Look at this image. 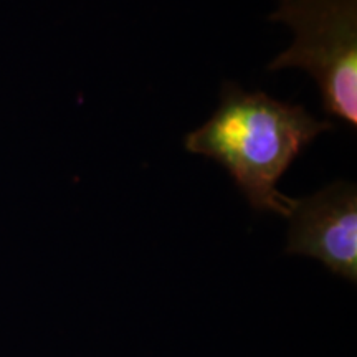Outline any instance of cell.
Listing matches in <instances>:
<instances>
[{"label":"cell","mask_w":357,"mask_h":357,"mask_svg":"<svg viewBox=\"0 0 357 357\" xmlns=\"http://www.w3.org/2000/svg\"><path fill=\"white\" fill-rule=\"evenodd\" d=\"M288 255L319 260L333 275L357 283V187L336 181L296 199L289 213Z\"/></svg>","instance_id":"obj_3"},{"label":"cell","mask_w":357,"mask_h":357,"mask_svg":"<svg viewBox=\"0 0 357 357\" xmlns=\"http://www.w3.org/2000/svg\"><path fill=\"white\" fill-rule=\"evenodd\" d=\"M270 20L294 32V43L268 70L301 68L318 83L328 116L357 126V0H278Z\"/></svg>","instance_id":"obj_2"},{"label":"cell","mask_w":357,"mask_h":357,"mask_svg":"<svg viewBox=\"0 0 357 357\" xmlns=\"http://www.w3.org/2000/svg\"><path fill=\"white\" fill-rule=\"evenodd\" d=\"M334 128L312 118L305 106L225 82L215 113L187 134L184 147L220 164L255 212L289 217L296 199L281 194L276 184L316 136Z\"/></svg>","instance_id":"obj_1"}]
</instances>
